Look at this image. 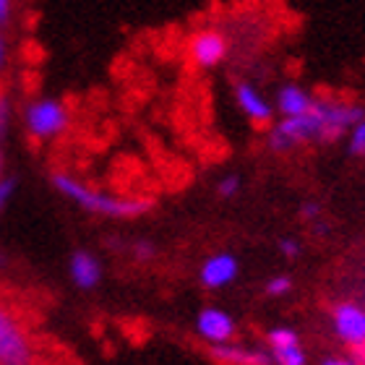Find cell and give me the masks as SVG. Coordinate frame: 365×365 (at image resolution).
I'll list each match as a JSON object with an SVG mask.
<instances>
[{
  "mask_svg": "<svg viewBox=\"0 0 365 365\" xmlns=\"http://www.w3.org/2000/svg\"><path fill=\"white\" fill-rule=\"evenodd\" d=\"M235 99H237V105H240V110L245 113V118H251L256 125H264V123L272 120V115H274L272 102H267V97H264L253 84L240 81V84L235 86Z\"/></svg>",
  "mask_w": 365,
  "mask_h": 365,
  "instance_id": "11",
  "label": "cell"
},
{
  "mask_svg": "<svg viewBox=\"0 0 365 365\" xmlns=\"http://www.w3.org/2000/svg\"><path fill=\"white\" fill-rule=\"evenodd\" d=\"M212 358L222 365H272V355L267 350H251L235 342L214 344Z\"/></svg>",
  "mask_w": 365,
  "mask_h": 365,
  "instance_id": "12",
  "label": "cell"
},
{
  "mask_svg": "<svg viewBox=\"0 0 365 365\" xmlns=\"http://www.w3.org/2000/svg\"><path fill=\"white\" fill-rule=\"evenodd\" d=\"M313 94L305 91L303 86L287 84L282 86L279 94H277V110H279L284 118H297V115H305L313 107Z\"/></svg>",
  "mask_w": 365,
  "mask_h": 365,
  "instance_id": "13",
  "label": "cell"
},
{
  "mask_svg": "<svg viewBox=\"0 0 365 365\" xmlns=\"http://www.w3.org/2000/svg\"><path fill=\"white\" fill-rule=\"evenodd\" d=\"M331 324H334L336 336L347 342L350 347L365 344V308L358 303H339L331 311Z\"/></svg>",
  "mask_w": 365,
  "mask_h": 365,
  "instance_id": "6",
  "label": "cell"
},
{
  "mask_svg": "<svg viewBox=\"0 0 365 365\" xmlns=\"http://www.w3.org/2000/svg\"><path fill=\"white\" fill-rule=\"evenodd\" d=\"M321 365H358L352 358H327Z\"/></svg>",
  "mask_w": 365,
  "mask_h": 365,
  "instance_id": "27",
  "label": "cell"
},
{
  "mask_svg": "<svg viewBox=\"0 0 365 365\" xmlns=\"http://www.w3.org/2000/svg\"><path fill=\"white\" fill-rule=\"evenodd\" d=\"M190 55H193V61L201 68H214L227 55V39L214 29L198 31L196 37H193V42H190Z\"/></svg>",
  "mask_w": 365,
  "mask_h": 365,
  "instance_id": "10",
  "label": "cell"
},
{
  "mask_svg": "<svg viewBox=\"0 0 365 365\" xmlns=\"http://www.w3.org/2000/svg\"><path fill=\"white\" fill-rule=\"evenodd\" d=\"M16 185H19V180H16V178H11V175L0 178V212H6V206L14 201Z\"/></svg>",
  "mask_w": 365,
  "mask_h": 365,
  "instance_id": "19",
  "label": "cell"
},
{
  "mask_svg": "<svg viewBox=\"0 0 365 365\" xmlns=\"http://www.w3.org/2000/svg\"><path fill=\"white\" fill-rule=\"evenodd\" d=\"M352 360L358 365H365V344H360V347H352V355H350Z\"/></svg>",
  "mask_w": 365,
  "mask_h": 365,
  "instance_id": "26",
  "label": "cell"
},
{
  "mask_svg": "<svg viewBox=\"0 0 365 365\" xmlns=\"http://www.w3.org/2000/svg\"><path fill=\"white\" fill-rule=\"evenodd\" d=\"M240 272V264L232 253H212L209 259L201 264V272H198V282L204 284L206 289H225L227 284H232Z\"/></svg>",
  "mask_w": 365,
  "mask_h": 365,
  "instance_id": "8",
  "label": "cell"
},
{
  "mask_svg": "<svg viewBox=\"0 0 365 365\" xmlns=\"http://www.w3.org/2000/svg\"><path fill=\"white\" fill-rule=\"evenodd\" d=\"M68 123H71V115L61 99L42 97L24 107V125H26V133H29L31 138H37V141L58 138L63 130L68 128Z\"/></svg>",
  "mask_w": 365,
  "mask_h": 365,
  "instance_id": "2",
  "label": "cell"
},
{
  "mask_svg": "<svg viewBox=\"0 0 365 365\" xmlns=\"http://www.w3.org/2000/svg\"><path fill=\"white\" fill-rule=\"evenodd\" d=\"M350 154L352 157H363L365 154V120H360L350 130Z\"/></svg>",
  "mask_w": 365,
  "mask_h": 365,
  "instance_id": "18",
  "label": "cell"
},
{
  "mask_svg": "<svg viewBox=\"0 0 365 365\" xmlns=\"http://www.w3.org/2000/svg\"><path fill=\"white\" fill-rule=\"evenodd\" d=\"M53 185L61 196H66L76 206H81L84 212L110 217V220H133V217H141V214L152 209V201H146V198L113 196V193H105V190L89 188L86 182L68 175V173H55Z\"/></svg>",
  "mask_w": 365,
  "mask_h": 365,
  "instance_id": "1",
  "label": "cell"
},
{
  "mask_svg": "<svg viewBox=\"0 0 365 365\" xmlns=\"http://www.w3.org/2000/svg\"><path fill=\"white\" fill-rule=\"evenodd\" d=\"M267 342H269V347H272V350H277V347H292V344H300V336H297L295 329L274 327V329H269Z\"/></svg>",
  "mask_w": 365,
  "mask_h": 365,
  "instance_id": "15",
  "label": "cell"
},
{
  "mask_svg": "<svg viewBox=\"0 0 365 365\" xmlns=\"http://www.w3.org/2000/svg\"><path fill=\"white\" fill-rule=\"evenodd\" d=\"M0 178H3V152H0Z\"/></svg>",
  "mask_w": 365,
  "mask_h": 365,
  "instance_id": "28",
  "label": "cell"
},
{
  "mask_svg": "<svg viewBox=\"0 0 365 365\" xmlns=\"http://www.w3.org/2000/svg\"><path fill=\"white\" fill-rule=\"evenodd\" d=\"M11 14H14V0H0V29L8 26Z\"/></svg>",
  "mask_w": 365,
  "mask_h": 365,
  "instance_id": "24",
  "label": "cell"
},
{
  "mask_svg": "<svg viewBox=\"0 0 365 365\" xmlns=\"http://www.w3.org/2000/svg\"><path fill=\"white\" fill-rule=\"evenodd\" d=\"M0 365H34V344L14 313L0 305Z\"/></svg>",
  "mask_w": 365,
  "mask_h": 365,
  "instance_id": "3",
  "label": "cell"
},
{
  "mask_svg": "<svg viewBox=\"0 0 365 365\" xmlns=\"http://www.w3.org/2000/svg\"><path fill=\"white\" fill-rule=\"evenodd\" d=\"M289 289H292V279L287 274H274L272 279L267 282V295L272 297H284Z\"/></svg>",
  "mask_w": 365,
  "mask_h": 365,
  "instance_id": "16",
  "label": "cell"
},
{
  "mask_svg": "<svg viewBox=\"0 0 365 365\" xmlns=\"http://www.w3.org/2000/svg\"><path fill=\"white\" fill-rule=\"evenodd\" d=\"M277 248H279V253L284 256V259H297V256L303 253V245L297 243L295 237H279Z\"/></svg>",
  "mask_w": 365,
  "mask_h": 365,
  "instance_id": "20",
  "label": "cell"
},
{
  "mask_svg": "<svg viewBox=\"0 0 365 365\" xmlns=\"http://www.w3.org/2000/svg\"><path fill=\"white\" fill-rule=\"evenodd\" d=\"M300 217L303 220H319L321 217V206L316 201H308V204L300 206Z\"/></svg>",
  "mask_w": 365,
  "mask_h": 365,
  "instance_id": "23",
  "label": "cell"
},
{
  "mask_svg": "<svg viewBox=\"0 0 365 365\" xmlns=\"http://www.w3.org/2000/svg\"><path fill=\"white\" fill-rule=\"evenodd\" d=\"M305 141H321V125L316 113H313V107L305 115L284 118L269 133V146H272L274 152H287V149L305 144Z\"/></svg>",
  "mask_w": 365,
  "mask_h": 365,
  "instance_id": "4",
  "label": "cell"
},
{
  "mask_svg": "<svg viewBox=\"0 0 365 365\" xmlns=\"http://www.w3.org/2000/svg\"><path fill=\"white\" fill-rule=\"evenodd\" d=\"M6 66H8V39L0 34V73L6 71Z\"/></svg>",
  "mask_w": 365,
  "mask_h": 365,
  "instance_id": "25",
  "label": "cell"
},
{
  "mask_svg": "<svg viewBox=\"0 0 365 365\" xmlns=\"http://www.w3.org/2000/svg\"><path fill=\"white\" fill-rule=\"evenodd\" d=\"M8 125H11V102H8V97L0 94V141L6 138Z\"/></svg>",
  "mask_w": 365,
  "mask_h": 365,
  "instance_id": "21",
  "label": "cell"
},
{
  "mask_svg": "<svg viewBox=\"0 0 365 365\" xmlns=\"http://www.w3.org/2000/svg\"><path fill=\"white\" fill-rule=\"evenodd\" d=\"M272 355V365H308V358L300 344H292V347H277V350L269 352Z\"/></svg>",
  "mask_w": 365,
  "mask_h": 365,
  "instance_id": "14",
  "label": "cell"
},
{
  "mask_svg": "<svg viewBox=\"0 0 365 365\" xmlns=\"http://www.w3.org/2000/svg\"><path fill=\"white\" fill-rule=\"evenodd\" d=\"M217 193H220L222 198H235L237 193H240V175H225L220 182H217Z\"/></svg>",
  "mask_w": 365,
  "mask_h": 365,
  "instance_id": "17",
  "label": "cell"
},
{
  "mask_svg": "<svg viewBox=\"0 0 365 365\" xmlns=\"http://www.w3.org/2000/svg\"><path fill=\"white\" fill-rule=\"evenodd\" d=\"M133 256L138 261H152L157 256V248L149 240H138V243H133Z\"/></svg>",
  "mask_w": 365,
  "mask_h": 365,
  "instance_id": "22",
  "label": "cell"
},
{
  "mask_svg": "<svg viewBox=\"0 0 365 365\" xmlns=\"http://www.w3.org/2000/svg\"><path fill=\"white\" fill-rule=\"evenodd\" d=\"M68 274H71V282L76 284L78 289H94L99 287V282H102V261L94 256L91 251H73L68 259Z\"/></svg>",
  "mask_w": 365,
  "mask_h": 365,
  "instance_id": "9",
  "label": "cell"
},
{
  "mask_svg": "<svg viewBox=\"0 0 365 365\" xmlns=\"http://www.w3.org/2000/svg\"><path fill=\"white\" fill-rule=\"evenodd\" d=\"M196 331L201 339L212 344H225V342H232V336H235V319L230 316L227 311H222V308H204V311L196 316Z\"/></svg>",
  "mask_w": 365,
  "mask_h": 365,
  "instance_id": "7",
  "label": "cell"
},
{
  "mask_svg": "<svg viewBox=\"0 0 365 365\" xmlns=\"http://www.w3.org/2000/svg\"><path fill=\"white\" fill-rule=\"evenodd\" d=\"M313 113L319 118L321 125V141H334L344 133L352 130L360 120H365V110L360 105H339V102H313Z\"/></svg>",
  "mask_w": 365,
  "mask_h": 365,
  "instance_id": "5",
  "label": "cell"
}]
</instances>
